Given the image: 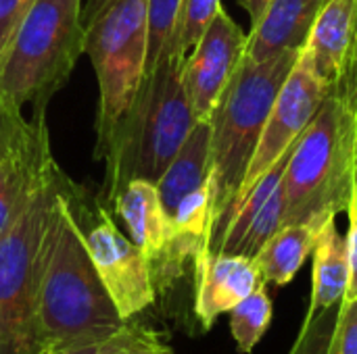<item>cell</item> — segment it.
Masks as SVG:
<instances>
[{"instance_id":"1","label":"cell","mask_w":357,"mask_h":354,"mask_svg":"<svg viewBox=\"0 0 357 354\" xmlns=\"http://www.w3.org/2000/svg\"><path fill=\"white\" fill-rule=\"evenodd\" d=\"M73 186L59 200L50 255L38 296V334L44 354L115 336L128 321L115 311L84 242Z\"/></svg>"},{"instance_id":"2","label":"cell","mask_w":357,"mask_h":354,"mask_svg":"<svg viewBox=\"0 0 357 354\" xmlns=\"http://www.w3.org/2000/svg\"><path fill=\"white\" fill-rule=\"evenodd\" d=\"M182 67L184 58L174 52L159 61L105 146L111 200L132 179L157 184L195 127Z\"/></svg>"},{"instance_id":"3","label":"cell","mask_w":357,"mask_h":354,"mask_svg":"<svg viewBox=\"0 0 357 354\" xmlns=\"http://www.w3.org/2000/svg\"><path fill=\"white\" fill-rule=\"evenodd\" d=\"M299 54L301 50H291L261 63L243 56L207 119L211 127L213 188V223L207 246L222 230L238 196L272 104Z\"/></svg>"},{"instance_id":"4","label":"cell","mask_w":357,"mask_h":354,"mask_svg":"<svg viewBox=\"0 0 357 354\" xmlns=\"http://www.w3.org/2000/svg\"><path fill=\"white\" fill-rule=\"evenodd\" d=\"M357 123L333 90L295 142L284 169V225H320L347 211L356 192Z\"/></svg>"},{"instance_id":"5","label":"cell","mask_w":357,"mask_h":354,"mask_svg":"<svg viewBox=\"0 0 357 354\" xmlns=\"http://www.w3.org/2000/svg\"><path fill=\"white\" fill-rule=\"evenodd\" d=\"M75 184L56 169L0 236V354H44L38 296L50 255L59 200Z\"/></svg>"},{"instance_id":"6","label":"cell","mask_w":357,"mask_h":354,"mask_svg":"<svg viewBox=\"0 0 357 354\" xmlns=\"http://www.w3.org/2000/svg\"><path fill=\"white\" fill-rule=\"evenodd\" d=\"M86 44L82 0H33L2 63L0 94L19 111H46L67 81Z\"/></svg>"},{"instance_id":"7","label":"cell","mask_w":357,"mask_h":354,"mask_svg":"<svg viewBox=\"0 0 357 354\" xmlns=\"http://www.w3.org/2000/svg\"><path fill=\"white\" fill-rule=\"evenodd\" d=\"M84 52L98 81L96 152L102 154L144 79L146 0H113L86 27Z\"/></svg>"},{"instance_id":"8","label":"cell","mask_w":357,"mask_h":354,"mask_svg":"<svg viewBox=\"0 0 357 354\" xmlns=\"http://www.w3.org/2000/svg\"><path fill=\"white\" fill-rule=\"evenodd\" d=\"M84 230V227H82ZM92 265L123 321H130L155 303V271L144 250L123 236L105 209L84 232Z\"/></svg>"},{"instance_id":"9","label":"cell","mask_w":357,"mask_h":354,"mask_svg":"<svg viewBox=\"0 0 357 354\" xmlns=\"http://www.w3.org/2000/svg\"><path fill=\"white\" fill-rule=\"evenodd\" d=\"M331 90L326 83L314 73L312 63L307 54L301 50L293 71L289 73L287 81L282 83L272 111L268 115V121L264 125V131L259 136L257 148L253 152V159L249 163V169L245 173L243 186L238 190L236 200L289 150L293 144L301 138V134L307 129L312 119L316 117L318 108L326 100ZM234 200V204H236ZM232 204V207H234ZM232 211V209H230ZM230 215V213H228ZM228 219V217H226ZM226 223V221H224ZM224 227V225H222ZM222 232V230H220ZM218 232V234H220ZM218 238V236H215ZM213 238V240H215ZM211 240V242H213ZM209 242V244H211ZM209 248V246H207Z\"/></svg>"},{"instance_id":"10","label":"cell","mask_w":357,"mask_h":354,"mask_svg":"<svg viewBox=\"0 0 357 354\" xmlns=\"http://www.w3.org/2000/svg\"><path fill=\"white\" fill-rule=\"evenodd\" d=\"M247 48V35L220 8L201 40L184 58L182 81L197 121H207L224 88L232 79Z\"/></svg>"},{"instance_id":"11","label":"cell","mask_w":357,"mask_h":354,"mask_svg":"<svg viewBox=\"0 0 357 354\" xmlns=\"http://www.w3.org/2000/svg\"><path fill=\"white\" fill-rule=\"evenodd\" d=\"M293 148H289L236 200L222 232L205 252L241 255L255 259L261 246L280 227H284V169Z\"/></svg>"},{"instance_id":"12","label":"cell","mask_w":357,"mask_h":354,"mask_svg":"<svg viewBox=\"0 0 357 354\" xmlns=\"http://www.w3.org/2000/svg\"><path fill=\"white\" fill-rule=\"evenodd\" d=\"M195 315L203 330L230 313L243 298L255 292L264 280L255 259L241 255L201 252L195 259Z\"/></svg>"},{"instance_id":"13","label":"cell","mask_w":357,"mask_h":354,"mask_svg":"<svg viewBox=\"0 0 357 354\" xmlns=\"http://www.w3.org/2000/svg\"><path fill=\"white\" fill-rule=\"evenodd\" d=\"M357 35V0H326L303 46L314 73L326 88L339 90L354 54Z\"/></svg>"},{"instance_id":"14","label":"cell","mask_w":357,"mask_h":354,"mask_svg":"<svg viewBox=\"0 0 357 354\" xmlns=\"http://www.w3.org/2000/svg\"><path fill=\"white\" fill-rule=\"evenodd\" d=\"M115 211L126 223L130 238L138 244L155 267L172 271L174 230L161 204L157 184L149 179L128 182L113 198Z\"/></svg>"},{"instance_id":"15","label":"cell","mask_w":357,"mask_h":354,"mask_svg":"<svg viewBox=\"0 0 357 354\" xmlns=\"http://www.w3.org/2000/svg\"><path fill=\"white\" fill-rule=\"evenodd\" d=\"M324 0H270L251 25L245 56L261 63L282 52L303 50Z\"/></svg>"},{"instance_id":"16","label":"cell","mask_w":357,"mask_h":354,"mask_svg":"<svg viewBox=\"0 0 357 354\" xmlns=\"http://www.w3.org/2000/svg\"><path fill=\"white\" fill-rule=\"evenodd\" d=\"M56 169L61 167L50 152V140L29 150L0 154V236Z\"/></svg>"},{"instance_id":"17","label":"cell","mask_w":357,"mask_h":354,"mask_svg":"<svg viewBox=\"0 0 357 354\" xmlns=\"http://www.w3.org/2000/svg\"><path fill=\"white\" fill-rule=\"evenodd\" d=\"M211 177V127L209 121H197L186 142L157 179L161 204L172 217L176 207L190 192L205 186Z\"/></svg>"},{"instance_id":"18","label":"cell","mask_w":357,"mask_h":354,"mask_svg":"<svg viewBox=\"0 0 357 354\" xmlns=\"http://www.w3.org/2000/svg\"><path fill=\"white\" fill-rule=\"evenodd\" d=\"M314 282L310 313H320L337 307L349 284V248L347 236L337 227V217L324 221L314 244Z\"/></svg>"},{"instance_id":"19","label":"cell","mask_w":357,"mask_h":354,"mask_svg":"<svg viewBox=\"0 0 357 354\" xmlns=\"http://www.w3.org/2000/svg\"><path fill=\"white\" fill-rule=\"evenodd\" d=\"M318 227L307 223H293L280 227L255 255L264 284L287 286L295 280L310 252L314 250Z\"/></svg>"},{"instance_id":"20","label":"cell","mask_w":357,"mask_h":354,"mask_svg":"<svg viewBox=\"0 0 357 354\" xmlns=\"http://www.w3.org/2000/svg\"><path fill=\"white\" fill-rule=\"evenodd\" d=\"M272 313V300L266 290V284H261L255 292H251L230 311V332L238 353H253V348L259 344V340L270 328Z\"/></svg>"},{"instance_id":"21","label":"cell","mask_w":357,"mask_h":354,"mask_svg":"<svg viewBox=\"0 0 357 354\" xmlns=\"http://www.w3.org/2000/svg\"><path fill=\"white\" fill-rule=\"evenodd\" d=\"M182 0H146V67L149 77L159 61L172 50Z\"/></svg>"},{"instance_id":"22","label":"cell","mask_w":357,"mask_h":354,"mask_svg":"<svg viewBox=\"0 0 357 354\" xmlns=\"http://www.w3.org/2000/svg\"><path fill=\"white\" fill-rule=\"evenodd\" d=\"M48 140L44 115L38 113L36 121H27L19 108H15L0 94V154L29 150Z\"/></svg>"},{"instance_id":"23","label":"cell","mask_w":357,"mask_h":354,"mask_svg":"<svg viewBox=\"0 0 357 354\" xmlns=\"http://www.w3.org/2000/svg\"><path fill=\"white\" fill-rule=\"evenodd\" d=\"M220 8H222V0H182L178 27L169 52L178 54L180 58H186Z\"/></svg>"},{"instance_id":"24","label":"cell","mask_w":357,"mask_h":354,"mask_svg":"<svg viewBox=\"0 0 357 354\" xmlns=\"http://www.w3.org/2000/svg\"><path fill=\"white\" fill-rule=\"evenodd\" d=\"M337 313L339 305L328 311L307 313V323L291 354H335Z\"/></svg>"},{"instance_id":"25","label":"cell","mask_w":357,"mask_h":354,"mask_svg":"<svg viewBox=\"0 0 357 354\" xmlns=\"http://www.w3.org/2000/svg\"><path fill=\"white\" fill-rule=\"evenodd\" d=\"M146 334H149V330H144L140 325L126 323L115 336H111L107 340L84 344V346H75V348H67V351L52 354H123L126 351H130L136 342H140Z\"/></svg>"},{"instance_id":"26","label":"cell","mask_w":357,"mask_h":354,"mask_svg":"<svg viewBox=\"0 0 357 354\" xmlns=\"http://www.w3.org/2000/svg\"><path fill=\"white\" fill-rule=\"evenodd\" d=\"M335 354H357V298L339 303Z\"/></svg>"},{"instance_id":"27","label":"cell","mask_w":357,"mask_h":354,"mask_svg":"<svg viewBox=\"0 0 357 354\" xmlns=\"http://www.w3.org/2000/svg\"><path fill=\"white\" fill-rule=\"evenodd\" d=\"M33 0H0V63Z\"/></svg>"},{"instance_id":"28","label":"cell","mask_w":357,"mask_h":354,"mask_svg":"<svg viewBox=\"0 0 357 354\" xmlns=\"http://www.w3.org/2000/svg\"><path fill=\"white\" fill-rule=\"evenodd\" d=\"M347 248H349V284L343 300L357 298V215L349 213V234H347Z\"/></svg>"},{"instance_id":"29","label":"cell","mask_w":357,"mask_h":354,"mask_svg":"<svg viewBox=\"0 0 357 354\" xmlns=\"http://www.w3.org/2000/svg\"><path fill=\"white\" fill-rule=\"evenodd\" d=\"M123 354H174V353H172V348H169L167 344H163V342L157 338V334L149 332L140 342H136L130 351H126Z\"/></svg>"},{"instance_id":"30","label":"cell","mask_w":357,"mask_h":354,"mask_svg":"<svg viewBox=\"0 0 357 354\" xmlns=\"http://www.w3.org/2000/svg\"><path fill=\"white\" fill-rule=\"evenodd\" d=\"M339 92L345 96V100H347V104H349V108H351V113H354L357 123V71L349 73V75L343 79Z\"/></svg>"},{"instance_id":"31","label":"cell","mask_w":357,"mask_h":354,"mask_svg":"<svg viewBox=\"0 0 357 354\" xmlns=\"http://www.w3.org/2000/svg\"><path fill=\"white\" fill-rule=\"evenodd\" d=\"M113 0H86L84 4V25L88 27Z\"/></svg>"},{"instance_id":"32","label":"cell","mask_w":357,"mask_h":354,"mask_svg":"<svg viewBox=\"0 0 357 354\" xmlns=\"http://www.w3.org/2000/svg\"><path fill=\"white\" fill-rule=\"evenodd\" d=\"M268 2H270V0H238V4L247 10V15H249V19H251V25L261 17V13H264V8L268 6Z\"/></svg>"},{"instance_id":"33","label":"cell","mask_w":357,"mask_h":354,"mask_svg":"<svg viewBox=\"0 0 357 354\" xmlns=\"http://www.w3.org/2000/svg\"><path fill=\"white\" fill-rule=\"evenodd\" d=\"M357 71V35H356V46H354V54H351V61H349V69H347V75ZM345 75V77H347Z\"/></svg>"},{"instance_id":"34","label":"cell","mask_w":357,"mask_h":354,"mask_svg":"<svg viewBox=\"0 0 357 354\" xmlns=\"http://www.w3.org/2000/svg\"><path fill=\"white\" fill-rule=\"evenodd\" d=\"M347 213H354V215H357V188H356V192H354V198H351V204H349Z\"/></svg>"},{"instance_id":"35","label":"cell","mask_w":357,"mask_h":354,"mask_svg":"<svg viewBox=\"0 0 357 354\" xmlns=\"http://www.w3.org/2000/svg\"><path fill=\"white\" fill-rule=\"evenodd\" d=\"M356 188H357V159H356Z\"/></svg>"},{"instance_id":"36","label":"cell","mask_w":357,"mask_h":354,"mask_svg":"<svg viewBox=\"0 0 357 354\" xmlns=\"http://www.w3.org/2000/svg\"><path fill=\"white\" fill-rule=\"evenodd\" d=\"M324 2H326V0H324Z\"/></svg>"}]
</instances>
